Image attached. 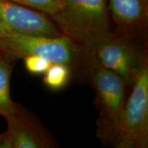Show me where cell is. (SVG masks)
Here are the masks:
<instances>
[{
    "mask_svg": "<svg viewBox=\"0 0 148 148\" xmlns=\"http://www.w3.org/2000/svg\"><path fill=\"white\" fill-rule=\"evenodd\" d=\"M50 17L63 36L88 53L112 32L107 0H63Z\"/></svg>",
    "mask_w": 148,
    "mask_h": 148,
    "instance_id": "7a4b0ae2",
    "label": "cell"
},
{
    "mask_svg": "<svg viewBox=\"0 0 148 148\" xmlns=\"http://www.w3.org/2000/svg\"><path fill=\"white\" fill-rule=\"evenodd\" d=\"M0 54H1V52H0Z\"/></svg>",
    "mask_w": 148,
    "mask_h": 148,
    "instance_id": "5bb4252c",
    "label": "cell"
},
{
    "mask_svg": "<svg viewBox=\"0 0 148 148\" xmlns=\"http://www.w3.org/2000/svg\"><path fill=\"white\" fill-rule=\"evenodd\" d=\"M86 76L96 93V106L99 111L97 119V136L103 145L109 142L126 100V82L114 72L101 65L88 56Z\"/></svg>",
    "mask_w": 148,
    "mask_h": 148,
    "instance_id": "3957f363",
    "label": "cell"
},
{
    "mask_svg": "<svg viewBox=\"0 0 148 148\" xmlns=\"http://www.w3.org/2000/svg\"><path fill=\"white\" fill-rule=\"evenodd\" d=\"M0 30L38 36H63L49 15L8 0H0Z\"/></svg>",
    "mask_w": 148,
    "mask_h": 148,
    "instance_id": "8992f818",
    "label": "cell"
},
{
    "mask_svg": "<svg viewBox=\"0 0 148 148\" xmlns=\"http://www.w3.org/2000/svg\"><path fill=\"white\" fill-rule=\"evenodd\" d=\"M29 8L38 10L49 16L58 12L63 4V0H8Z\"/></svg>",
    "mask_w": 148,
    "mask_h": 148,
    "instance_id": "8fae6325",
    "label": "cell"
},
{
    "mask_svg": "<svg viewBox=\"0 0 148 148\" xmlns=\"http://www.w3.org/2000/svg\"><path fill=\"white\" fill-rule=\"evenodd\" d=\"M23 60L27 71L34 75L45 73L52 64L47 59L38 56H27Z\"/></svg>",
    "mask_w": 148,
    "mask_h": 148,
    "instance_id": "7c38bea8",
    "label": "cell"
},
{
    "mask_svg": "<svg viewBox=\"0 0 148 148\" xmlns=\"http://www.w3.org/2000/svg\"><path fill=\"white\" fill-rule=\"evenodd\" d=\"M137 40L138 38L112 32L91 53L101 66L121 77L130 87L143 66L148 62L145 47Z\"/></svg>",
    "mask_w": 148,
    "mask_h": 148,
    "instance_id": "5b68a950",
    "label": "cell"
},
{
    "mask_svg": "<svg viewBox=\"0 0 148 148\" xmlns=\"http://www.w3.org/2000/svg\"><path fill=\"white\" fill-rule=\"evenodd\" d=\"M73 72L71 68L64 64L52 63L45 73L43 82L51 90L62 89L68 84Z\"/></svg>",
    "mask_w": 148,
    "mask_h": 148,
    "instance_id": "30bf717a",
    "label": "cell"
},
{
    "mask_svg": "<svg viewBox=\"0 0 148 148\" xmlns=\"http://www.w3.org/2000/svg\"><path fill=\"white\" fill-rule=\"evenodd\" d=\"M108 145L147 148L148 145V62L136 75Z\"/></svg>",
    "mask_w": 148,
    "mask_h": 148,
    "instance_id": "277c9868",
    "label": "cell"
},
{
    "mask_svg": "<svg viewBox=\"0 0 148 148\" xmlns=\"http://www.w3.org/2000/svg\"><path fill=\"white\" fill-rule=\"evenodd\" d=\"M0 148H12V143L5 131L0 134Z\"/></svg>",
    "mask_w": 148,
    "mask_h": 148,
    "instance_id": "4fadbf2b",
    "label": "cell"
},
{
    "mask_svg": "<svg viewBox=\"0 0 148 148\" xmlns=\"http://www.w3.org/2000/svg\"><path fill=\"white\" fill-rule=\"evenodd\" d=\"M114 32L139 38L148 26V0H107Z\"/></svg>",
    "mask_w": 148,
    "mask_h": 148,
    "instance_id": "ba28073f",
    "label": "cell"
},
{
    "mask_svg": "<svg viewBox=\"0 0 148 148\" xmlns=\"http://www.w3.org/2000/svg\"><path fill=\"white\" fill-rule=\"evenodd\" d=\"M5 132L12 148H53L56 140L36 116L18 103L16 110L4 116Z\"/></svg>",
    "mask_w": 148,
    "mask_h": 148,
    "instance_id": "52a82bcc",
    "label": "cell"
},
{
    "mask_svg": "<svg viewBox=\"0 0 148 148\" xmlns=\"http://www.w3.org/2000/svg\"><path fill=\"white\" fill-rule=\"evenodd\" d=\"M14 61L2 53L0 54V115L3 117L14 112L18 105L12 100L10 92Z\"/></svg>",
    "mask_w": 148,
    "mask_h": 148,
    "instance_id": "9c48e42d",
    "label": "cell"
},
{
    "mask_svg": "<svg viewBox=\"0 0 148 148\" xmlns=\"http://www.w3.org/2000/svg\"><path fill=\"white\" fill-rule=\"evenodd\" d=\"M0 52L13 60L27 56L41 57L51 63L66 64L79 77H86L88 53L64 36H38L0 30Z\"/></svg>",
    "mask_w": 148,
    "mask_h": 148,
    "instance_id": "6da1fadb",
    "label": "cell"
}]
</instances>
